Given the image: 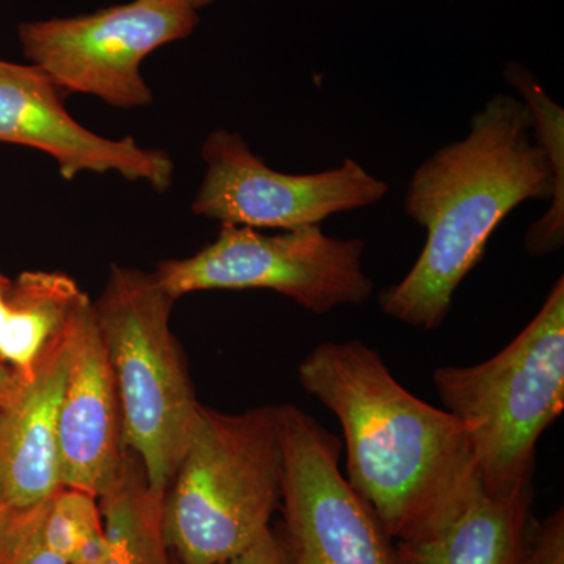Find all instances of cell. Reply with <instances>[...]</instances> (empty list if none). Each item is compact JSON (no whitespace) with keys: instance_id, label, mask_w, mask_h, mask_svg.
Wrapping results in <instances>:
<instances>
[{"instance_id":"obj_6","label":"cell","mask_w":564,"mask_h":564,"mask_svg":"<svg viewBox=\"0 0 564 564\" xmlns=\"http://www.w3.org/2000/svg\"><path fill=\"white\" fill-rule=\"evenodd\" d=\"M364 251V240L337 239L322 226L263 234L221 225L214 242L191 258L159 263L152 276L173 302L193 292L262 289L323 315L372 296Z\"/></svg>"},{"instance_id":"obj_1","label":"cell","mask_w":564,"mask_h":564,"mask_svg":"<svg viewBox=\"0 0 564 564\" xmlns=\"http://www.w3.org/2000/svg\"><path fill=\"white\" fill-rule=\"evenodd\" d=\"M470 120L469 132L434 151L408 182L404 210L426 231L413 269L380 293L386 315L422 332L443 325L456 289L478 262L497 226L527 202H549L525 234L529 254L564 243V110L521 63Z\"/></svg>"},{"instance_id":"obj_18","label":"cell","mask_w":564,"mask_h":564,"mask_svg":"<svg viewBox=\"0 0 564 564\" xmlns=\"http://www.w3.org/2000/svg\"><path fill=\"white\" fill-rule=\"evenodd\" d=\"M521 564H564L563 507L543 521H530Z\"/></svg>"},{"instance_id":"obj_10","label":"cell","mask_w":564,"mask_h":564,"mask_svg":"<svg viewBox=\"0 0 564 564\" xmlns=\"http://www.w3.org/2000/svg\"><path fill=\"white\" fill-rule=\"evenodd\" d=\"M61 93L39 66L0 58V143L46 152L66 181L85 172L118 173L159 193L172 187L169 152L140 147L132 137L113 140L88 131L70 117Z\"/></svg>"},{"instance_id":"obj_7","label":"cell","mask_w":564,"mask_h":564,"mask_svg":"<svg viewBox=\"0 0 564 564\" xmlns=\"http://www.w3.org/2000/svg\"><path fill=\"white\" fill-rule=\"evenodd\" d=\"M198 22V11L181 0H133L76 18L21 22L18 39L25 58L62 91L137 109L154 101L141 63L191 36Z\"/></svg>"},{"instance_id":"obj_21","label":"cell","mask_w":564,"mask_h":564,"mask_svg":"<svg viewBox=\"0 0 564 564\" xmlns=\"http://www.w3.org/2000/svg\"><path fill=\"white\" fill-rule=\"evenodd\" d=\"M181 2L187 3L188 7H192L193 10H202L206 9L207 6H210L214 0H181Z\"/></svg>"},{"instance_id":"obj_4","label":"cell","mask_w":564,"mask_h":564,"mask_svg":"<svg viewBox=\"0 0 564 564\" xmlns=\"http://www.w3.org/2000/svg\"><path fill=\"white\" fill-rule=\"evenodd\" d=\"M433 383L462 423L484 491L533 488L538 441L564 410V278L513 343L485 362L440 367Z\"/></svg>"},{"instance_id":"obj_13","label":"cell","mask_w":564,"mask_h":564,"mask_svg":"<svg viewBox=\"0 0 564 564\" xmlns=\"http://www.w3.org/2000/svg\"><path fill=\"white\" fill-rule=\"evenodd\" d=\"M91 300L61 272L0 273V362L29 383L68 343Z\"/></svg>"},{"instance_id":"obj_2","label":"cell","mask_w":564,"mask_h":564,"mask_svg":"<svg viewBox=\"0 0 564 564\" xmlns=\"http://www.w3.org/2000/svg\"><path fill=\"white\" fill-rule=\"evenodd\" d=\"M299 378L343 426L348 484L393 543L444 532L484 491L458 419L403 388L369 345L322 343Z\"/></svg>"},{"instance_id":"obj_14","label":"cell","mask_w":564,"mask_h":564,"mask_svg":"<svg viewBox=\"0 0 564 564\" xmlns=\"http://www.w3.org/2000/svg\"><path fill=\"white\" fill-rule=\"evenodd\" d=\"M533 496V488L511 497L481 491L444 532L393 543L397 564H521Z\"/></svg>"},{"instance_id":"obj_19","label":"cell","mask_w":564,"mask_h":564,"mask_svg":"<svg viewBox=\"0 0 564 564\" xmlns=\"http://www.w3.org/2000/svg\"><path fill=\"white\" fill-rule=\"evenodd\" d=\"M223 564H291V558L282 536L269 529L250 547L245 549L242 554Z\"/></svg>"},{"instance_id":"obj_11","label":"cell","mask_w":564,"mask_h":564,"mask_svg":"<svg viewBox=\"0 0 564 564\" xmlns=\"http://www.w3.org/2000/svg\"><path fill=\"white\" fill-rule=\"evenodd\" d=\"M58 448L65 488L99 499L117 480L126 452L120 397L93 304L74 334L58 413Z\"/></svg>"},{"instance_id":"obj_23","label":"cell","mask_w":564,"mask_h":564,"mask_svg":"<svg viewBox=\"0 0 564 564\" xmlns=\"http://www.w3.org/2000/svg\"><path fill=\"white\" fill-rule=\"evenodd\" d=\"M169 564H181L180 562H177V560H173L172 558V562H170Z\"/></svg>"},{"instance_id":"obj_3","label":"cell","mask_w":564,"mask_h":564,"mask_svg":"<svg viewBox=\"0 0 564 564\" xmlns=\"http://www.w3.org/2000/svg\"><path fill=\"white\" fill-rule=\"evenodd\" d=\"M278 406L226 414L199 404L163 497L166 547L181 564H223L263 532L281 500Z\"/></svg>"},{"instance_id":"obj_15","label":"cell","mask_w":564,"mask_h":564,"mask_svg":"<svg viewBox=\"0 0 564 564\" xmlns=\"http://www.w3.org/2000/svg\"><path fill=\"white\" fill-rule=\"evenodd\" d=\"M163 497L148 485L139 456L126 451L117 480L101 499L107 549L95 564H169L163 538Z\"/></svg>"},{"instance_id":"obj_16","label":"cell","mask_w":564,"mask_h":564,"mask_svg":"<svg viewBox=\"0 0 564 564\" xmlns=\"http://www.w3.org/2000/svg\"><path fill=\"white\" fill-rule=\"evenodd\" d=\"M43 534L69 564H95L106 554L101 507L91 494L62 486L44 507Z\"/></svg>"},{"instance_id":"obj_5","label":"cell","mask_w":564,"mask_h":564,"mask_svg":"<svg viewBox=\"0 0 564 564\" xmlns=\"http://www.w3.org/2000/svg\"><path fill=\"white\" fill-rule=\"evenodd\" d=\"M173 300L152 273L111 267L93 303L120 397L122 445L139 456L148 485L165 496L199 403L170 328Z\"/></svg>"},{"instance_id":"obj_20","label":"cell","mask_w":564,"mask_h":564,"mask_svg":"<svg viewBox=\"0 0 564 564\" xmlns=\"http://www.w3.org/2000/svg\"><path fill=\"white\" fill-rule=\"evenodd\" d=\"M21 380L6 364L0 362V410L6 411L21 391Z\"/></svg>"},{"instance_id":"obj_22","label":"cell","mask_w":564,"mask_h":564,"mask_svg":"<svg viewBox=\"0 0 564 564\" xmlns=\"http://www.w3.org/2000/svg\"><path fill=\"white\" fill-rule=\"evenodd\" d=\"M3 410H0V423H2Z\"/></svg>"},{"instance_id":"obj_17","label":"cell","mask_w":564,"mask_h":564,"mask_svg":"<svg viewBox=\"0 0 564 564\" xmlns=\"http://www.w3.org/2000/svg\"><path fill=\"white\" fill-rule=\"evenodd\" d=\"M44 507L0 510V564H69L44 540Z\"/></svg>"},{"instance_id":"obj_12","label":"cell","mask_w":564,"mask_h":564,"mask_svg":"<svg viewBox=\"0 0 564 564\" xmlns=\"http://www.w3.org/2000/svg\"><path fill=\"white\" fill-rule=\"evenodd\" d=\"M76 329L68 343L40 367L35 378L22 383L14 402L3 411L0 510H33L62 488L58 413Z\"/></svg>"},{"instance_id":"obj_8","label":"cell","mask_w":564,"mask_h":564,"mask_svg":"<svg viewBox=\"0 0 564 564\" xmlns=\"http://www.w3.org/2000/svg\"><path fill=\"white\" fill-rule=\"evenodd\" d=\"M278 421L291 564H397L393 541L340 473L339 437L293 404L278 406Z\"/></svg>"},{"instance_id":"obj_9","label":"cell","mask_w":564,"mask_h":564,"mask_svg":"<svg viewBox=\"0 0 564 564\" xmlns=\"http://www.w3.org/2000/svg\"><path fill=\"white\" fill-rule=\"evenodd\" d=\"M206 172L192 212L221 225L254 229L321 226L332 215L373 206L389 193L352 159L336 169L289 174L270 169L237 132H212L202 150Z\"/></svg>"}]
</instances>
